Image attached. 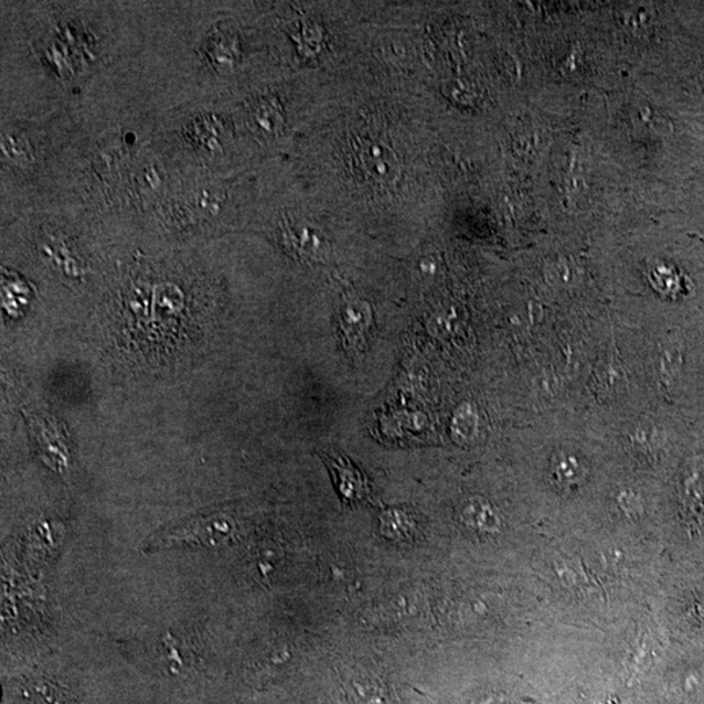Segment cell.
<instances>
[{"label": "cell", "mask_w": 704, "mask_h": 704, "mask_svg": "<svg viewBox=\"0 0 704 704\" xmlns=\"http://www.w3.org/2000/svg\"><path fill=\"white\" fill-rule=\"evenodd\" d=\"M682 365V351L679 344H674L671 349H665L660 359V369H662V376L665 385H676V381L680 376Z\"/></svg>", "instance_id": "obj_1"}, {"label": "cell", "mask_w": 704, "mask_h": 704, "mask_svg": "<svg viewBox=\"0 0 704 704\" xmlns=\"http://www.w3.org/2000/svg\"><path fill=\"white\" fill-rule=\"evenodd\" d=\"M477 414L469 406H465L455 419V429L459 436L470 437L477 428Z\"/></svg>", "instance_id": "obj_2"}]
</instances>
